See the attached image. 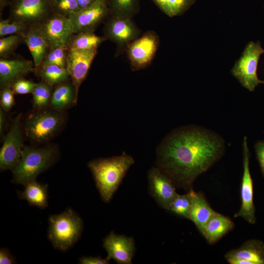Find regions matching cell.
I'll return each instance as SVG.
<instances>
[{
    "label": "cell",
    "mask_w": 264,
    "mask_h": 264,
    "mask_svg": "<svg viewBox=\"0 0 264 264\" xmlns=\"http://www.w3.org/2000/svg\"><path fill=\"white\" fill-rule=\"evenodd\" d=\"M224 143L215 132L188 126L172 132L156 151V167L176 187L189 191L196 178L222 156Z\"/></svg>",
    "instance_id": "1"
},
{
    "label": "cell",
    "mask_w": 264,
    "mask_h": 264,
    "mask_svg": "<svg viewBox=\"0 0 264 264\" xmlns=\"http://www.w3.org/2000/svg\"><path fill=\"white\" fill-rule=\"evenodd\" d=\"M134 162L131 156L123 152L120 155L97 158L88 163V167L103 201L110 202L127 172Z\"/></svg>",
    "instance_id": "2"
},
{
    "label": "cell",
    "mask_w": 264,
    "mask_h": 264,
    "mask_svg": "<svg viewBox=\"0 0 264 264\" xmlns=\"http://www.w3.org/2000/svg\"><path fill=\"white\" fill-rule=\"evenodd\" d=\"M57 149L53 146L43 147L24 146L20 159L12 168V182L25 185L50 167L57 158Z\"/></svg>",
    "instance_id": "3"
},
{
    "label": "cell",
    "mask_w": 264,
    "mask_h": 264,
    "mask_svg": "<svg viewBox=\"0 0 264 264\" xmlns=\"http://www.w3.org/2000/svg\"><path fill=\"white\" fill-rule=\"evenodd\" d=\"M47 236L53 247L66 252L80 238L83 221L80 216L70 208L58 215H50Z\"/></svg>",
    "instance_id": "4"
},
{
    "label": "cell",
    "mask_w": 264,
    "mask_h": 264,
    "mask_svg": "<svg viewBox=\"0 0 264 264\" xmlns=\"http://www.w3.org/2000/svg\"><path fill=\"white\" fill-rule=\"evenodd\" d=\"M264 49L259 42L251 41L246 45L239 59L231 69L232 75L244 88L253 91L263 81L259 79L257 68L260 56Z\"/></svg>",
    "instance_id": "5"
},
{
    "label": "cell",
    "mask_w": 264,
    "mask_h": 264,
    "mask_svg": "<svg viewBox=\"0 0 264 264\" xmlns=\"http://www.w3.org/2000/svg\"><path fill=\"white\" fill-rule=\"evenodd\" d=\"M65 120V115L60 111L41 110L28 116L25 124V132L34 142H45L56 134Z\"/></svg>",
    "instance_id": "6"
},
{
    "label": "cell",
    "mask_w": 264,
    "mask_h": 264,
    "mask_svg": "<svg viewBox=\"0 0 264 264\" xmlns=\"http://www.w3.org/2000/svg\"><path fill=\"white\" fill-rule=\"evenodd\" d=\"M10 6L9 19L29 26L39 24L53 13L50 0H12Z\"/></svg>",
    "instance_id": "7"
},
{
    "label": "cell",
    "mask_w": 264,
    "mask_h": 264,
    "mask_svg": "<svg viewBox=\"0 0 264 264\" xmlns=\"http://www.w3.org/2000/svg\"><path fill=\"white\" fill-rule=\"evenodd\" d=\"M159 44V38L153 31H147L130 43L125 51L131 69L137 71L148 66L154 58Z\"/></svg>",
    "instance_id": "8"
},
{
    "label": "cell",
    "mask_w": 264,
    "mask_h": 264,
    "mask_svg": "<svg viewBox=\"0 0 264 264\" xmlns=\"http://www.w3.org/2000/svg\"><path fill=\"white\" fill-rule=\"evenodd\" d=\"M36 25L46 40L49 49L57 47L67 48L71 37L74 33L68 18L53 13Z\"/></svg>",
    "instance_id": "9"
},
{
    "label": "cell",
    "mask_w": 264,
    "mask_h": 264,
    "mask_svg": "<svg viewBox=\"0 0 264 264\" xmlns=\"http://www.w3.org/2000/svg\"><path fill=\"white\" fill-rule=\"evenodd\" d=\"M242 156L243 170L241 188V206L234 217L242 218L249 223L253 224L256 223V218L253 201V184L249 169L250 153L246 136L243 139Z\"/></svg>",
    "instance_id": "10"
},
{
    "label": "cell",
    "mask_w": 264,
    "mask_h": 264,
    "mask_svg": "<svg viewBox=\"0 0 264 264\" xmlns=\"http://www.w3.org/2000/svg\"><path fill=\"white\" fill-rule=\"evenodd\" d=\"M105 37L116 44L117 53L125 51L128 45L140 37L141 30L132 19L110 16L104 27Z\"/></svg>",
    "instance_id": "11"
},
{
    "label": "cell",
    "mask_w": 264,
    "mask_h": 264,
    "mask_svg": "<svg viewBox=\"0 0 264 264\" xmlns=\"http://www.w3.org/2000/svg\"><path fill=\"white\" fill-rule=\"evenodd\" d=\"M21 127L19 115L12 123L0 150V172L12 170L21 158L24 148Z\"/></svg>",
    "instance_id": "12"
},
{
    "label": "cell",
    "mask_w": 264,
    "mask_h": 264,
    "mask_svg": "<svg viewBox=\"0 0 264 264\" xmlns=\"http://www.w3.org/2000/svg\"><path fill=\"white\" fill-rule=\"evenodd\" d=\"M109 15L107 0H97L90 6L71 14L68 17L74 33L94 32Z\"/></svg>",
    "instance_id": "13"
},
{
    "label": "cell",
    "mask_w": 264,
    "mask_h": 264,
    "mask_svg": "<svg viewBox=\"0 0 264 264\" xmlns=\"http://www.w3.org/2000/svg\"><path fill=\"white\" fill-rule=\"evenodd\" d=\"M97 53V49H68L66 68L77 92Z\"/></svg>",
    "instance_id": "14"
},
{
    "label": "cell",
    "mask_w": 264,
    "mask_h": 264,
    "mask_svg": "<svg viewBox=\"0 0 264 264\" xmlns=\"http://www.w3.org/2000/svg\"><path fill=\"white\" fill-rule=\"evenodd\" d=\"M103 246L107 252V258L117 264H131L135 251L132 238L117 234L111 231L103 240Z\"/></svg>",
    "instance_id": "15"
},
{
    "label": "cell",
    "mask_w": 264,
    "mask_h": 264,
    "mask_svg": "<svg viewBox=\"0 0 264 264\" xmlns=\"http://www.w3.org/2000/svg\"><path fill=\"white\" fill-rule=\"evenodd\" d=\"M148 189L151 196L162 208L166 209L177 195L176 187L158 167H153L148 173Z\"/></svg>",
    "instance_id": "16"
},
{
    "label": "cell",
    "mask_w": 264,
    "mask_h": 264,
    "mask_svg": "<svg viewBox=\"0 0 264 264\" xmlns=\"http://www.w3.org/2000/svg\"><path fill=\"white\" fill-rule=\"evenodd\" d=\"M36 69L33 62L22 57L0 58V89L11 87L14 82L31 72H35Z\"/></svg>",
    "instance_id": "17"
},
{
    "label": "cell",
    "mask_w": 264,
    "mask_h": 264,
    "mask_svg": "<svg viewBox=\"0 0 264 264\" xmlns=\"http://www.w3.org/2000/svg\"><path fill=\"white\" fill-rule=\"evenodd\" d=\"M224 257L226 260L242 259L248 264H264V243L258 239L247 240L239 248L227 252Z\"/></svg>",
    "instance_id": "18"
},
{
    "label": "cell",
    "mask_w": 264,
    "mask_h": 264,
    "mask_svg": "<svg viewBox=\"0 0 264 264\" xmlns=\"http://www.w3.org/2000/svg\"><path fill=\"white\" fill-rule=\"evenodd\" d=\"M192 204L188 219L191 220L202 234L204 228L210 219L216 213L204 197L192 189L190 190Z\"/></svg>",
    "instance_id": "19"
},
{
    "label": "cell",
    "mask_w": 264,
    "mask_h": 264,
    "mask_svg": "<svg viewBox=\"0 0 264 264\" xmlns=\"http://www.w3.org/2000/svg\"><path fill=\"white\" fill-rule=\"evenodd\" d=\"M24 43L28 47L34 66L38 69L49 51V47L36 25L29 27L24 35Z\"/></svg>",
    "instance_id": "20"
},
{
    "label": "cell",
    "mask_w": 264,
    "mask_h": 264,
    "mask_svg": "<svg viewBox=\"0 0 264 264\" xmlns=\"http://www.w3.org/2000/svg\"><path fill=\"white\" fill-rule=\"evenodd\" d=\"M234 227L228 217L216 212L206 224L202 235L207 242L214 244Z\"/></svg>",
    "instance_id": "21"
},
{
    "label": "cell",
    "mask_w": 264,
    "mask_h": 264,
    "mask_svg": "<svg viewBox=\"0 0 264 264\" xmlns=\"http://www.w3.org/2000/svg\"><path fill=\"white\" fill-rule=\"evenodd\" d=\"M23 191H18L19 198L25 200L31 206L44 209L48 206V188L47 184L39 183L36 180L24 185Z\"/></svg>",
    "instance_id": "22"
},
{
    "label": "cell",
    "mask_w": 264,
    "mask_h": 264,
    "mask_svg": "<svg viewBox=\"0 0 264 264\" xmlns=\"http://www.w3.org/2000/svg\"><path fill=\"white\" fill-rule=\"evenodd\" d=\"M77 95L74 85L67 81L56 86L52 92L50 103L55 110L61 111L76 103Z\"/></svg>",
    "instance_id": "23"
},
{
    "label": "cell",
    "mask_w": 264,
    "mask_h": 264,
    "mask_svg": "<svg viewBox=\"0 0 264 264\" xmlns=\"http://www.w3.org/2000/svg\"><path fill=\"white\" fill-rule=\"evenodd\" d=\"M107 39L99 36L94 32H80L73 33L70 39L68 49L94 50Z\"/></svg>",
    "instance_id": "24"
},
{
    "label": "cell",
    "mask_w": 264,
    "mask_h": 264,
    "mask_svg": "<svg viewBox=\"0 0 264 264\" xmlns=\"http://www.w3.org/2000/svg\"><path fill=\"white\" fill-rule=\"evenodd\" d=\"M109 15L132 19L140 10L139 0H107Z\"/></svg>",
    "instance_id": "25"
},
{
    "label": "cell",
    "mask_w": 264,
    "mask_h": 264,
    "mask_svg": "<svg viewBox=\"0 0 264 264\" xmlns=\"http://www.w3.org/2000/svg\"><path fill=\"white\" fill-rule=\"evenodd\" d=\"M38 69L42 80L52 87L66 82L70 78L66 68L56 65H47Z\"/></svg>",
    "instance_id": "26"
},
{
    "label": "cell",
    "mask_w": 264,
    "mask_h": 264,
    "mask_svg": "<svg viewBox=\"0 0 264 264\" xmlns=\"http://www.w3.org/2000/svg\"><path fill=\"white\" fill-rule=\"evenodd\" d=\"M191 204L192 200L189 192L184 195L177 194L166 210L176 215L188 219Z\"/></svg>",
    "instance_id": "27"
},
{
    "label": "cell",
    "mask_w": 264,
    "mask_h": 264,
    "mask_svg": "<svg viewBox=\"0 0 264 264\" xmlns=\"http://www.w3.org/2000/svg\"><path fill=\"white\" fill-rule=\"evenodd\" d=\"M53 87L43 80L37 84L32 92L34 106L38 109L46 107L50 102Z\"/></svg>",
    "instance_id": "28"
},
{
    "label": "cell",
    "mask_w": 264,
    "mask_h": 264,
    "mask_svg": "<svg viewBox=\"0 0 264 264\" xmlns=\"http://www.w3.org/2000/svg\"><path fill=\"white\" fill-rule=\"evenodd\" d=\"M22 43H24V36L22 34H14L0 38V58H8Z\"/></svg>",
    "instance_id": "29"
},
{
    "label": "cell",
    "mask_w": 264,
    "mask_h": 264,
    "mask_svg": "<svg viewBox=\"0 0 264 264\" xmlns=\"http://www.w3.org/2000/svg\"><path fill=\"white\" fill-rule=\"evenodd\" d=\"M30 26L25 23L13 21L9 19L0 20V37L14 34L24 36Z\"/></svg>",
    "instance_id": "30"
},
{
    "label": "cell",
    "mask_w": 264,
    "mask_h": 264,
    "mask_svg": "<svg viewBox=\"0 0 264 264\" xmlns=\"http://www.w3.org/2000/svg\"><path fill=\"white\" fill-rule=\"evenodd\" d=\"M52 8L53 13L68 18L71 14L80 10L76 0H57Z\"/></svg>",
    "instance_id": "31"
},
{
    "label": "cell",
    "mask_w": 264,
    "mask_h": 264,
    "mask_svg": "<svg viewBox=\"0 0 264 264\" xmlns=\"http://www.w3.org/2000/svg\"><path fill=\"white\" fill-rule=\"evenodd\" d=\"M196 0H168L172 17L184 13Z\"/></svg>",
    "instance_id": "32"
},
{
    "label": "cell",
    "mask_w": 264,
    "mask_h": 264,
    "mask_svg": "<svg viewBox=\"0 0 264 264\" xmlns=\"http://www.w3.org/2000/svg\"><path fill=\"white\" fill-rule=\"evenodd\" d=\"M37 84L22 78L14 82L11 85V87L14 93L25 94L32 93Z\"/></svg>",
    "instance_id": "33"
},
{
    "label": "cell",
    "mask_w": 264,
    "mask_h": 264,
    "mask_svg": "<svg viewBox=\"0 0 264 264\" xmlns=\"http://www.w3.org/2000/svg\"><path fill=\"white\" fill-rule=\"evenodd\" d=\"M0 105L5 111L9 110L15 104L14 92L11 87H6L1 89Z\"/></svg>",
    "instance_id": "34"
},
{
    "label": "cell",
    "mask_w": 264,
    "mask_h": 264,
    "mask_svg": "<svg viewBox=\"0 0 264 264\" xmlns=\"http://www.w3.org/2000/svg\"><path fill=\"white\" fill-rule=\"evenodd\" d=\"M254 149L262 176L264 177V140L257 141L254 145Z\"/></svg>",
    "instance_id": "35"
},
{
    "label": "cell",
    "mask_w": 264,
    "mask_h": 264,
    "mask_svg": "<svg viewBox=\"0 0 264 264\" xmlns=\"http://www.w3.org/2000/svg\"><path fill=\"white\" fill-rule=\"evenodd\" d=\"M57 62V65L66 68V56L68 48L66 47H57L51 48Z\"/></svg>",
    "instance_id": "36"
},
{
    "label": "cell",
    "mask_w": 264,
    "mask_h": 264,
    "mask_svg": "<svg viewBox=\"0 0 264 264\" xmlns=\"http://www.w3.org/2000/svg\"><path fill=\"white\" fill-rule=\"evenodd\" d=\"M109 260L106 257L103 258L100 256H84L79 258V264H107Z\"/></svg>",
    "instance_id": "37"
},
{
    "label": "cell",
    "mask_w": 264,
    "mask_h": 264,
    "mask_svg": "<svg viewBox=\"0 0 264 264\" xmlns=\"http://www.w3.org/2000/svg\"><path fill=\"white\" fill-rule=\"evenodd\" d=\"M0 264H16V258L11 254L9 250L6 248L0 249Z\"/></svg>",
    "instance_id": "38"
},
{
    "label": "cell",
    "mask_w": 264,
    "mask_h": 264,
    "mask_svg": "<svg viewBox=\"0 0 264 264\" xmlns=\"http://www.w3.org/2000/svg\"><path fill=\"white\" fill-rule=\"evenodd\" d=\"M154 4L166 15L172 17L168 0H152Z\"/></svg>",
    "instance_id": "39"
},
{
    "label": "cell",
    "mask_w": 264,
    "mask_h": 264,
    "mask_svg": "<svg viewBox=\"0 0 264 264\" xmlns=\"http://www.w3.org/2000/svg\"><path fill=\"white\" fill-rule=\"evenodd\" d=\"M80 10L87 8L93 3L97 0H76Z\"/></svg>",
    "instance_id": "40"
},
{
    "label": "cell",
    "mask_w": 264,
    "mask_h": 264,
    "mask_svg": "<svg viewBox=\"0 0 264 264\" xmlns=\"http://www.w3.org/2000/svg\"><path fill=\"white\" fill-rule=\"evenodd\" d=\"M5 123V115L3 112V110L2 108L0 109V133L3 132Z\"/></svg>",
    "instance_id": "41"
},
{
    "label": "cell",
    "mask_w": 264,
    "mask_h": 264,
    "mask_svg": "<svg viewBox=\"0 0 264 264\" xmlns=\"http://www.w3.org/2000/svg\"><path fill=\"white\" fill-rule=\"evenodd\" d=\"M11 2L10 0H0V14H1V12H2L5 7L10 5Z\"/></svg>",
    "instance_id": "42"
},
{
    "label": "cell",
    "mask_w": 264,
    "mask_h": 264,
    "mask_svg": "<svg viewBox=\"0 0 264 264\" xmlns=\"http://www.w3.org/2000/svg\"><path fill=\"white\" fill-rule=\"evenodd\" d=\"M50 0V2H51V3L52 4V5H53V4L55 3V2L57 0Z\"/></svg>",
    "instance_id": "43"
},
{
    "label": "cell",
    "mask_w": 264,
    "mask_h": 264,
    "mask_svg": "<svg viewBox=\"0 0 264 264\" xmlns=\"http://www.w3.org/2000/svg\"><path fill=\"white\" fill-rule=\"evenodd\" d=\"M263 84H264V81H263Z\"/></svg>",
    "instance_id": "44"
}]
</instances>
